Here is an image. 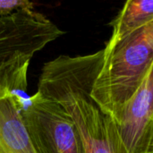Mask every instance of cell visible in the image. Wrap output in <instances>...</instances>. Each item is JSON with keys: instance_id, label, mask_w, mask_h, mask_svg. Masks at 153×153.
<instances>
[{"instance_id": "3957f363", "label": "cell", "mask_w": 153, "mask_h": 153, "mask_svg": "<svg viewBox=\"0 0 153 153\" xmlns=\"http://www.w3.org/2000/svg\"><path fill=\"white\" fill-rule=\"evenodd\" d=\"M20 114L36 153H85L72 118L53 100L37 91Z\"/></svg>"}, {"instance_id": "8992f818", "label": "cell", "mask_w": 153, "mask_h": 153, "mask_svg": "<svg viewBox=\"0 0 153 153\" xmlns=\"http://www.w3.org/2000/svg\"><path fill=\"white\" fill-rule=\"evenodd\" d=\"M30 62L15 65L0 74V153H36L9 86Z\"/></svg>"}, {"instance_id": "7a4b0ae2", "label": "cell", "mask_w": 153, "mask_h": 153, "mask_svg": "<svg viewBox=\"0 0 153 153\" xmlns=\"http://www.w3.org/2000/svg\"><path fill=\"white\" fill-rule=\"evenodd\" d=\"M91 98L117 122L153 65V22L115 41H108Z\"/></svg>"}, {"instance_id": "9c48e42d", "label": "cell", "mask_w": 153, "mask_h": 153, "mask_svg": "<svg viewBox=\"0 0 153 153\" xmlns=\"http://www.w3.org/2000/svg\"><path fill=\"white\" fill-rule=\"evenodd\" d=\"M152 153H153V148H152Z\"/></svg>"}, {"instance_id": "6da1fadb", "label": "cell", "mask_w": 153, "mask_h": 153, "mask_svg": "<svg viewBox=\"0 0 153 153\" xmlns=\"http://www.w3.org/2000/svg\"><path fill=\"white\" fill-rule=\"evenodd\" d=\"M104 49L84 56L61 55L44 64L38 91L57 102L74 123L85 153H119L112 120L91 98Z\"/></svg>"}, {"instance_id": "277c9868", "label": "cell", "mask_w": 153, "mask_h": 153, "mask_svg": "<svg viewBox=\"0 0 153 153\" xmlns=\"http://www.w3.org/2000/svg\"><path fill=\"white\" fill-rule=\"evenodd\" d=\"M65 32L43 13L22 10L0 19V74L26 62Z\"/></svg>"}, {"instance_id": "5b68a950", "label": "cell", "mask_w": 153, "mask_h": 153, "mask_svg": "<svg viewBox=\"0 0 153 153\" xmlns=\"http://www.w3.org/2000/svg\"><path fill=\"white\" fill-rule=\"evenodd\" d=\"M119 153H152L153 148V65L140 88L113 122Z\"/></svg>"}, {"instance_id": "ba28073f", "label": "cell", "mask_w": 153, "mask_h": 153, "mask_svg": "<svg viewBox=\"0 0 153 153\" xmlns=\"http://www.w3.org/2000/svg\"><path fill=\"white\" fill-rule=\"evenodd\" d=\"M35 3L28 0H0V19L22 10H34Z\"/></svg>"}, {"instance_id": "52a82bcc", "label": "cell", "mask_w": 153, "mask_h": 153, "mask_svg": "<svg viewBox=\"0 0 153 153\" xmlns=\"http://www.w3.org/2000/svg\"><path fill=\"white\" fill-rule=\"evenodd\" d=\"M152 22L153 0H128L109 23L113 30L108 41H117Z\"/></svg>"}]
</instances>
